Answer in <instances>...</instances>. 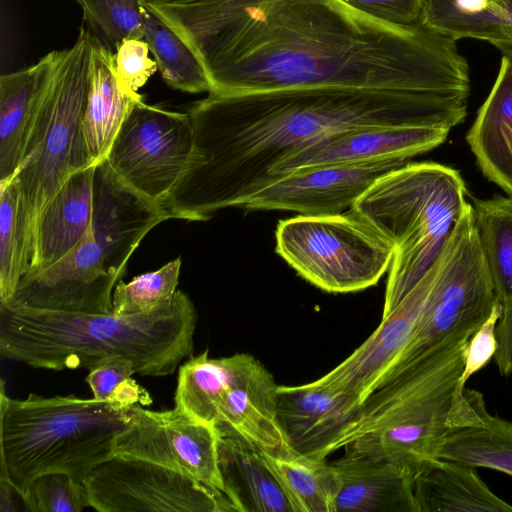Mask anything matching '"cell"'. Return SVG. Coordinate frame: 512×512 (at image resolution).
Masks as SVG:
<instances>
[{"instance_id":"cell-19","label":"cell","mask_w":512,"mask_h":512,"mask_svg":"<svg viewBox=\"0 0 512 512\" xmlns=\"http://www.w3.org/2000/svg\"><path fill=\"white\" fill-rule=\"evenodd\" d=\"M331 465L334 512H417L415 475L406 467L349 449Z\"/></svg>"},{"instance_id":"cell-36","label":"cell","mask_w":512,"mask_h":512,"mask_svg":"<svg viewBox=\"0 0 512 512\" xmlns=\"http://www.w3.org/2000/svg\"><path fill=\"white\" fill-rule=\"evenodd\" d=\"M29 512H81L89 507L83 483L62 472L36 477L25 491Z\"/></svg>"},{"instance_id":"cell-29","label":"cell","mask_w":512,"mask_h":512,"mask_svg":"<svg viewBox=\"0 0 512 512\" xmlns=\"http://www.w3.org/2000/svg\"><path fill=\"white\" fill-rule=\"evenodd\" d=\"M435 457L493 469L512 477V419L493 416L485 408L476 426L451 430Z\"/></svg>"},{"instance_id":"cell-40","label":"cell","mask_w":512,"mask_h":512,"mask_svg":"<svg viewBox=\"0 0 512 512\" xmlns=\"http://www.w3.org/2000/svg\"><path fill=\"white\" fill-rule=\"evenodd\" d=\"M381 21L410 26L420 23L423 0H343Z\"/></svg>"},{"instance_id":"cell-20","label":"cell","mask_w":512,"mask_h":512,"mask_svg":"<svg viewBox=\"0 0 512 512\" xmlns=\"http://www.w3.org/2000/svg\"><path fill=\"white\" fill-rule=\"evenodd\" d=\"M284 0H142L189 46L202 65L249 19Z\"/></svg>"},{"instance_id":"cell-2","label":"cell","mask_w":512,"mask_h":512,"mask_svg":"<svg viewBox=\"0 0 512 512\" xmlns=\"http://www.w3.org/2000/svg\"><path fill=\"white\" fill-rule=\"evenodd\" d=\"M219 94L335 86L468 96L456 40L390 24L343 0H284L234 31L205 66Z\"/></svg>"},{"instance_id":"cell-7","label":"cell","mask_w":512,"mask_h":512,"mask_svg":"<svg viewBox=\"0 0 512 512\" xmlns=\"http://www.w3.org/2000/svg\"><path fill=\"white\" fill-rule=\"evenodd\" d=\"M91 39V32L81 27L73 46L50 52L21 162L11 180L19 196L25 274L40 214L71 174L89 167L81 124L90 86Z\"/></svg>"},{"instance_id":"cell-15","label":"cell","mask_w":512,"mask_h":512,"mask_svg":"<svg viewBox=\"0 0 512 512\" xmlns=\"http://www.w3.org/2000/svg\"><path fill=\"white\" fill-rule=\"evenodd\" d=\"M450 130L442 126L397 125L335 133L279 162L271 170L266 185L288 173L315 167L382 159L409 160L442 144Z\"/></svg>"},{"instance_id":"cell-42","label":"cell","mask_w":512,"mask_h":512,"mask_svg":"<svg viewBox=\"0 0 512 512\" xmlns=\"http://www.w3.org/2000/svg\"><path fill=\"white\" fill-rule=\"evenodd\" d=\"M0 511H29L25 493L4 478H0Z\"/></svg>"},{"instance_id":"cell-24","label":"cell","mask_w":512,"mask_h":512,"mask_svg":"<svg viewBox=\"0 0 512 512\" xmlns=\"http://www.w3.org/2000/svg\"><path fill=\"white\" fill-rule=\"evenodd\" d=\"M224 492L238 512H293L258 448L232 431L219 433Z\"/></svg>"},{"instance_id":"cell-28","label":"cell","mask_w":512,"mask_h":512,"mask_svg":"<svg viewBox=\"0 0 512 512\" xmlns=\"http://www.w3.org/2000/svg\"><path fill=\"white\" fill-rule=\"evenodd\" d=\"M420 24L454 40L512 41V0H423Z\"/></svg>"},{"instance_id":"cell-39","label":"cell","mask_w":512,"mask_h":512,"mask_svg":"<svg viewBox=\"0 0 512 512\" xmlns=\"http://www.w3.org/2000/svg\"><path fill=\"white\" fill-rule=\"evenodd\" d=\"M135 373L134 364L130 360L113 356L89 368L85 380L92 390L93 398L120 404L119 393Z\"/></svg>"},{"instance_id":"cell-34","label":"cell","mask_w":512,"mask_h":512,"mask_svg":"<svg viewBox=\"0 0 512 512\" xmlns=\"http://www.w3.org/2000/svg\"><path fill=\"white\" fill-rule=\"evenodd\" d=\"M181 259L176 258L156 271L143 273L130 282L120 280L113 291V312L147 313L170 303L177 291Z\"/></svg>"},{"instance_id":"cell-3","label":"cell","mask_w":512,"mask_h":512,"mask_svg":"<svg viewBox=\"0 0 512 512\" xmlns=\"http://www.w3.org/2000/svg\"><path fill=\"white\" fill-rule=\"evenodd\" d=\"M197 318L193 302L181 290L170 303L138 314L0 304V356L55 371L89 369L121 356L142 376H168L192 353Z\"/></svg>"},{"instance_id":"cell-1","label":"cell","mask_w":512,"mask_h":512,"mask_svg":"<svg viewBox=\"0 0 512 512\" xmlns=\"http://www.w3.org/2000/svg\"><path fill=\"white\" fill-rule=\"evenodd\" d=\"M467 99L335 86L209 92L187 112L190 158L163 207L171 218L207 221L241 207L279 162L329 135L397 125L452 129L465 119Z\"/></svg>"},{"instance_id":"cell-16","label":"cell","mask_w":512,"mask_h":512,"mask_svg":"<svg viewBox=\"0 0 512 512\" xmlns=\"http://www.w3.org/2000/svg\"><path fill=\"white\" fill-rule=\"evenodd\" d=\"M437 273V261L375 331L345 360L317 379L359 406L378 387L408 344Z\"/></svg>"},{"instance_id":"cell-35","label":"cell","mask_w":512,"mask_h":512,"mask_svg":"<svg viewBox=\"0 0 512 512\" xmlns=\"http://www.w3.org/2000/svg\"><path fill=\"white\" fill-rule=\"evenodd\" d=\"M18 209L15 183L0 185V304L11 301L25 275Z\"/></svg>"},{"instance_id":"cell-38","label":"cell","mask_w":512,"mask_h":512,"mask_svg":"<svg viewBox=\"0 0 512 512\" xmlns=\"http://www.w3.org/2000/svg\"><path fill=\"white\" fill-rule=\"evenodd\" d=\"M501 313L502 304L498 303L488 319L469 338L464 349L463 370L458 379L456 392L462 393L468 379L494 358L497 350L495 329Z\"/></svg>"},{"instance_id":"cell-33","label":"cell","mask_w":512,"mask_h":512,"mask_svg":"<svg viewBox=\"0 0 512 512\" xmlns=\"http://www.w3.org/2000/svg\"><path fill=\"white\" fill-rule=\"evenodd\" d=\"M87 29L115 52L125 39H143L142 0H75Z\"/></svg>"},{"instance_id":"cell-23","label":"cell","mask_w":512,"mask_h":512,"mask_svg":"<svg viewBox=\"0 0 512 512\" xmlns=\"http://www.w3.org/2000/svg\"><path fill=\"white\" fill-rule=\"evenodd\" d=\"M466 139L482 173L512 197V57L502 55L497 78Z\"/></svg>"},{"instance_id":"cell-10","label":"cell","mask_w":512,"mask_h":512,"mask_svg":"<svg viewBox=\"0 0 512 512\" xmlns=\"http://www.w3.org/2000/svg\"><path fill=\"white\" fill-rule=\"evenodd\" d=\"M192 150L188 113L136 102L120 126L106 161L127 186L163 206Z\"/></svg>"},{"instance_id":"cell-22","label":"cell","mask_w":512,"mask_h":512,"mask_svg":"<svg viewBox=\"0 0 512 512\" xmlns=\"http://www.w3.org/2000/svg\"><path fill=\"white\" fill-rule=\"evenodd\" d=\"M143 96L126 92L115 74L113 52L91 39L90 86L81 124L88 166L106 159L113 140L136 102Z\"/></svg>"},{"instance_id":"cell-43","label":"cell","mask_w":512,"mask_h":512,"mask_svg":"<svg viewBox=\"0 0 512 512\" xmlns=\"http://www.w3.org/2000/svg\"><path fill=\"white\" fill-rule=\"evenodd\" d=\"M492 45L495 46L502 53V55L512 57V41L496 42Z\"/></svg>"},{"instance_id":"cell-25","label":"cell","mask_w":512,"mask_h":512,"mask_svg":"<svg viewBox=\"0 0 512 512\" xmlns=\"http://www.w3.org/2000/svg\"><path fill=\"white\" fill-rule=\"evenodd\" d=\"M417 512H512V505L493 493L476 467L431 458L414 476Z\"/></svg>"},{"instance_id":"cell-9","label":"cell","mask_w":512,"mask_h":512,"mask_svg":"<svg viewBox=\"0 0 512 512\" xmlns=\"http://www.w3.org/2000/svg\"><path fill=\"white\" fill-rule=\"evenodd\" d=\"M275 239L277 254L302 278L329 293L374 286L394 255L392 243L351 210L280 220Z\"/></svg>"},{"instance_id":"cell-21","label":"cell","mask_w":512,"mask_h":512,"mask_svg":"<svg viewBox=\"0 0 512 512\" xmlns=\"http://www.w3.org/2000/svg\"><path fill=\"white\" fill-rule=\"evenodd\" d=\"M95 167L71 174L43 209L35 226L31 262L25 275L62 259L87 232L92 220Z\"/></svg>"},{"instance_id":"cell-26","label":"cell","mask_w":512,"mask_h":512,"mask_svg":"<svg viewBox=\"0 0 512 512\" xmlns=\"http://www.w3.org/2000/svg\"><path fill=\"white\" fill-rule=\"evenodd\" d=\"M50 59L48 53L36 64L0 77V185L10 182L20 165Z\"/></svg>"},{"instance_id":"cell-12","label":"cell","mask_w":512,"mask_h":512,"mask_svg":"<svg viewBox=\"0 0 512 512\" xmlns=\"http://www.w3.org/2000/svg\"><path fill=\"white\" fill-rule=\"evenodd\" d=\"M126 270L93 234L92 225L62 259L19 282L6 304L48 311L113 312L116 284Z\"/></svg>"},{"instance_id":"cell-13","label":"cell","mask_w":512,"mask_h":512,"mask_svg":"<svg viewBox=\"0 0 512 512\" xmlns=\"http://www.w3.org/2000/svg\"><path fill=\"white\" fill-rule=\"evenodd\" d=\"M218 443L219 434L213 426L191 418L176 406L153 411L136 403L130 406L127 427L115 440L114 455L179 471L225 494Z\"/></svg>"},{"instance_id":"cell-18","label":"cell","mask_w":512,"mask_h":512,"mask_svg":"<svg viewBox=\"0 0 512 512\" xmlns=\"http://www.w3.org/2000/svg\"><path fill=\"white\" fill-rule=\"evenodd\" d=\"M277 388L273 375L260 361L241 353L234 379L216 407L213 426L218 434L232 431L269 451L290 448L278 421Z\"/></svg>"},{"instance_id":"cell-27","label":"cell","mask_w":512,"mask_h":512,"mask_svg":"<svg viewBox=\"0 0 512 512\" xmlns=\"http://www.w3.org/2000/svg\"><path fill=\"white\" fill-rule=\"evenodd\" d=\"M258 451L293 512H334L337 484L331 462L301 454L292 447Z\"/></svg>"},{"instance_id":"cell-4","label":"cell","mask_w":512,"mask_h":512,"mask_svg":"<svg viewBox=\"0 0 512 512\" xmlns=\"http://www.w3.org/2000/svg\"><path fill=\"white\" fill-rule=\"evenodd\" d=\"M130 406L74 395L30 393L13 399L0 392V478L25 493L38 476L62 472L78 483L114 456L128 425Z\"/></svg>"},{"instance_id":"cell-41","label":"cell","mask_w":512,"mask_h":512,"mask_svg":"<svg viewBox=\"0 0 512 512\" xmlns=\"http://www.w3.org/2000/svg\"><path fill=\"white\" fill-rule=\"evenodd\" d=\"M497 350L494 361L501 375L512 374V298L502 304L496 329Z\"/></svg>"},{"instance_id":"cell-5","label":"cell","mask_w":512,"mask_h":512,"mask_svg":"<svg viewBox=\"0 0 512 512\" xmlns=\"http://www.w3.org/2000/svg\"><path fill=\"white\" fill-rule=\"evenodd\" d=\"M466 194L457 170L431 161L408 162L380 176L351 207L394 247L382 317L434 264L467 203Z\"/></svg>"},{"instance_id":"cell-37","label":"cell","mask_w":512,"mask_h":512,"mask_svg":"<svg viewBox=\"0 0 512 512\" xmlns=\"http://www.w3.org/2000/svg\"><path fill=\"white\" fill-rule=\"evenodd\" d=\"M149 52L150 48L144 39L132 38L123 40L113 53L116 78L129 94L138 95V90L158 70Z\"/></svg>"},{"instance_id":"cell-30","label":"cell","mask_w":512,"mask_h":512,"mask_svg":"<svg viewBox=\"0 0 512 512\" xmlns=\"http://www.w3.org/2000/svg\"><path fill=\"white\" fill-rule=\"evenodd\" d=\"M240 359L241 353L210 358L207 350L191 357L179 369L175 406L191 418L213 426L217 404L231 384Z\"/></svg>"},{"instance_id":"cell-17","label":"cell","mask_w":512,"mask_h":512,"mask_svg":"<svg viewBox=\"0 0 512 512\" xmlns=\"http://www.w3.org/2000/svg\"><path fill=\"white\" fill-rule=\"evenodd\" d=\"M276 404L278 421L290 446L319 458L337 451L359 409L353 397L317 380L296 386L278 385Z\"/></svg>"},{"instance_id":"cell-32","label":"cell","mask_w":512,"mask_h":512,"mask_svg":"<svg viewBox=\"0 0 512 512\" xmlns=\"http://www.w3.org/2000/svg\"><path fill=\"white\" fill-rule=\"evenodd\" d=\"M475 226L501 304L512 298V197L473 199Z\"/></svg>"},{"instance_id":"cell-8","label":"cell","mask_w":512,"mask_h":512,"mask_svg":"<svg viewBox=\"0 0 512 512\" xmlns=\"http://www.w3.org/2000/svg\"><path fill=\"white\" fill-rule=\"evenodd\" d=\"M498 303L467 202L437 258L436 277L411 338L378 387L436 350L469 340Z\"/></svg>"},{"instance_id":"cell-14","label":"cell","mask_w":512,"mask_h":512,"mask_svg":"<svg viewBox=\"0 0 512 512\" xmlns=\"http://www.w3.org/2000/svg\"><path fill=\"white\" fill-rule=\"evenodd\" d=\"M406 163L408 160L382 159L294 171L250 196L241 208L310 216L341 214L380 176Z\"/></svg>"},{"instance_id":"cell-6","label":"cell","mask_w":512,"mask_h":512,"mask_svg":"<svg viewBox=\"0 0 512 512\" xmlns=\"http://www.w3.org/2000/svg\"><path fill=\"white\" fill-rule=\"evenodd\" d=\"M467 342L438 349L381 384L359 406L337 450L381 457L416 475L452 430Z\"/></svg>"},{"instance_id":"cell-11","label":"cell","mask_w":512,"mask_h":512,"mask_svg":"<svg viewBox=\"0 0 512 512\" xmlns=\"http://www.w3.org/2000/svg\"><path fill=\"white\" fill-rule=\"evenodd\" d=\"M89 507L100 512H229L227 496L179 471L114 455L83 481Z\"/></svg>"},{"instance_id":"cell-31","label":"cell","mask_w":512,"mask_h":512,"mask_svg":"<svg viewBox=\"0 0 512 512\" xmlns=\"http://www.w3.org/2000/svg\"><path fill=\"white\" fill-rule=\"evenodd\" d=\"M144 37L165 83L188 93L210 92L207 73L194 52L142 2Z\"/></svg>"}]
</instances>
